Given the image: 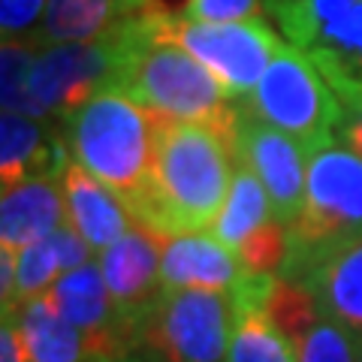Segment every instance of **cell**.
Masks as SVG:
<instances>
[{
	"label": "cell",
	"instance_id": "2",
	"mask_svg": "<svg viewBox=\"0 0 362 362\" xmlns=\"http://www.w3.org/2000/svg\"><path fill=\"white\" fill-rule=\"evenodd\" d=\"M151 16L145 18L142 40L133 45L127 64L121 66L112 85H118L124 94H130L148 112L190 124H206V127L218 130L230 145H235L242 103H235L190 52L175 42L154 40Z\"/></svg>",
	"mask_w": 362,
	"mask_h": 362
},
{
	"label": "cell",
	"instance_id": "27",
	"mask_svg": "<svg viewBox=\"0 0 362 362\" xmlns=\"http://www.w3.org/2000/svg\"><path fill=\"white\" fill-rule=\"evenodd\" d=\"M266 0H185L181 16L190 21H251L263 18Z\"/></svg>",
	"mask_w": 362,
	"mask_h": 362
},
{
	"label": "cell",
	"instance_id": "22",
	"mask_svg": "<svg viewBox=\"0 0 362 362\" xmlns=\"http://www.w3.org/2000/svg\"><path fill=\"white\" fill-rule=\"evenodd\" d=\"M272 218H275V211H272V202H269L263 181H259L254 169L235 154L230 194H226L223 209H221L218 221H214V226L209 233L218 235L230 251H239L259 226L269 223Z\"/></svg>",
	"mask_w": 362,
	"mask_h": 362
},
{
	"label": "cell",
	"instance_id": "31",
	"mask_svg": "<svg viewBox=\"0 0 362 362\" xmlns=\"http://www.w3.org/2000/svg\"><path fill=\"white\" fill-rule=\"evenodd\" d=\"M90 362H112V359H90Z\"/></svg>",
	"mask_w": 362,
	"mask_h": 362
},
{
	"label": "cell",
	"instance_id": "16",
	"mask_svg": "<svg viewBox=\"0 0 362 362\" xmlns=\"http://www.w3.org/2000/svg\"><path fill=\"white\" fill-rule=\"evenodd\" d=\"M64 175H33L4 187L0 197V247L25 251L66 223Z\"/></svg>",
	"mask_w": 362,
	"mask_h": 362
},
{
	"label": "cell",
	"instance_id": "28",
	"mask_svg": "<svg viewBox=\"0 0 362 362\" xmlns=\"http://www.w3.org/2000/svg\"><path fill=\"white\" fill-rule=\"evenodd\" d=\"M0 362H28L25 338H21L16 311L4 305V320H0Z\"/></svg>",
	"mask_w": 362,
	"mask_h": 362
},
{
	"label": "cell",
	"instance_id": "4",
	"mask_svg": "<svg viewBox=\"0 0 362 362\" xmlns=\"http://www.w3.org/2000/svg\"><path fill=\"white\" fill-rule=\"evenodd\" d=\"M281 278L302 281L326 251L362 235V157L332 139L308 151L305 199L290 226Z\"/></svg>",
	"mask_w": 362,
	"mask_h": 362
},
{
	"label": "cell",
	"instance_id": "30",
	"mask_svg": "<svg viewBox=\"0 0 362 362\" xmlns=\"http://www.w3.org/2000/svg\"><path fill=\"white\" fill-rule=\"evenodd\" d=\"M359 362H362V338H359Z\"/></svg>",
	"mask_w": 362,
	"mask_h": 362
},
{
	"label": "cell",
	"instance_id": "6",
	"mask_svg": "<svg viewBox=\"0 0 362 362\" xmlns=\"http://www.w3.org/2000/svg\"><path fill=\"white\" fill-rule=\"evenodd\" d=\"M242 103L257 118L293 136L305 151L338 139L341 100L320 66L293 42H281L254 94Z\"/></svg>",
	"mask_w": 362,
	"mask_h": 362
},
{
	"label": "cell",
	"instance_id": "3",
	"mask_svg": "<svg viewBox=\"0 0 362 362\" xmlns=\"http://www.w3.org/2000/svg\"><path fill=\"white\" fill-rule=\"evenodd\" d=\"M61 127L70 160L103 181L130 211L151 166V112L118 85H103Z\"/></svg>",
	"mask_w": 362,
	"mask_h": 362
},
{
	"label": "cell",
	"instance_id": "23",
	"mask_svg": "<svg viewBox=\"0 0 362 362\" xmlns=\"http://www.w3.org/2000/svg\"><path fill=\"white\" fill-rule=\"evenodd\" d=\"M37 42L28 40H4L0 52V97H4V112H25L37 118L30 97V70L37 58Z\"/></svg>",
	"mask_w": 362,
	"mask_h": 362
},
{
	"label": "cell",
	"instance_id": "13",
	"mask_svg": "<svg viewBox=\"0 0 362 362\" xmlns=\"http://www.w3.org/2000/svg\"><path fill=\"white\" fill-rule=\"evenodd\" d=\"M278 275L266 272H245L233 287L235 323L230 338L226 362H299L293 338L269 314V296Z\"/></svg>",
	"mask_w": 362,
	"mask_h": 362
},
{
	"label": "cell",
	"instance_id": "24",
	"mask_svg": "<svg viewBox=\"0 0 362 362\" xmlns=\"http://www.w3.org/2000/svg\"><path fill=\"white\" fill-rule=\"evenodd\" d=\"M296 354L299 362H359V338L320 314V320L296 341Z\"/></svg>",
	"mask_w": 362,
	"mask_h": 362
},
{
	"label": "cell",
	"instance_id": "25",
	"mask_svg": "<svg viewBox=\"0 0 362 362\" xmlns=\"http://www.w3.org/2000/svg\"><path fill=\"white\" fill-rule=\"evenodd\" d=\"M49 0H0V33L4 40L37 42Z\"/></svg>",
	"mask_w": 362,
	"mask_h": 362
},
{
	"label": "cell",
	"instance_id": "20",
	"mask_svg": "<svg viewBox=\"0 0 362 362\" xmlns=\"http://www.w3.org/2000/svg\"><path fill=\"white\" fill-rule=\"evenodd\" d=\"M16 311L21 338H25L28 362H90L100 359L82 329L66 320L54 308L49 293L37 299H28L21 305H9Z\"/></svg>",
	"mask_w": 362,
	"mask_h": 362
},
{
	"label": "cell",
	"instance_id": "11",
	"mask_svg": "<svg viewBox=\"0 0 362 362\" xmlns=\"http://www.w3.org/2000/svg\"><path fill=\"white\" fill-rule=\"evenodd\" d=\"M97 263L133 344L139 347L142 326L166 290L160 275V235L133 223L118 242L97 254Z\"/></svg>",
	"mask_w": 362,
	"mask_h": 362
},
{
	"label": "cell",
	"instance_id": "9",
	"mask_svg": "<svg viewBox=\"0 0 362 362\" xmlns=\"http://www.w3.org/2000/svg\"><path fill=\"white\" fill-rule=\"evenodd\" d=\"M287 42L326 78H362V0H266Z\"/></svg>",
	"mask_w": 362,
	"mask_h": 362
},
{
	"label": "cell",
	"instance_id": "8",
	"mask_svg": "<svg viewBox=\"0 0 362 362\" xmlns=\"http://www.w3.org/2000/svg\"><path fill=\"white\" fill-rule=\"evenodd\" d=\"M235 299L214 290L166 287L142 326L139 347L154 362H226Z\"/></svg>",
	"mask_w": 362,
	"mask_h": 362
},
{
	"label": "cell",
	"instance_id": "21",
	"mask_svg": "<svg viewBox=\"0 0 362 362\" xmlns=\"http://www.w3.org/2000/svg\"><path fill=\"white\" fill-rule=\"evenodd\" d=\"M90 254H94L90 245L78 235V230L70 221L58 226L52 235L40 239L37 245L16 251V293L9 305H21L49 293L64 272L88 263Z\"/></svg>",
	"mask_w": 362,
	"mask_h": 362
},
{
	"label": "cell",
	"instance_id": "10",
	"mask_svg": "<svg viewBox=\"0 0 362 362\" xmlns=\"http://www.w3.org/2000/svg\"><path fill=\"white\" fill-rule=\"evenodd\" d=\"M235 154L242 157L263 181L272 211L281 223H293L305 199V181H308V151L281 133L263 118H257L251 109L242 103L239 136H235Z\"/></svg>",
	"mask_w": 362,
	"mask_h": 362
},
{
	"label": "cell",
	"instance_id": "15",
	"mask_svg": "<svg viewBox=\"0 0 362 362\" xmlns=\"http://www.w3.org/2000/svg\"><path fill=\"white\" fill-rule=\"evenodd\" d=\"M70 148L58 121L25 112H4L0 118V181L13 187L33 175H64Z\"/></svg>",
	"mask_w": 362,
	"mask_h": 362
},
{
	"label": "cell",
	"instance_id": "5",
	"mask_svg": "<svg viewBox=\"0 0 362 362\" xmlns=\"http://www.w3.org/2000/svg\"><path fill=\"white\" fill-rule=\"evenodd\" d=\"M148 16L124 21L121 28L97 40L40 45L30 70V97L37 118L64 124V118L82 106L94 90L115 82L133 45L142 40Z\"/></svg>",
	"mask_w": 362,
	"mask_h": 362
},
{
	"label": "cell",
	"instance_id": "7",
	"mask_svg": "<svg viewBox=\"0 0 362 362\" xmlns=\"http://www.w3.org/2000/svg\"><path fill=\"white\" fill-rule=\"evenodd\" d=\"M151 37L160 42H175L206 66L223 85L235 103L254 94L269 61L281 49L278 33L266 18L251 21H190L185 16L154 13Z\"/></svg>",
	"mask_w": 362,
	"mask_h": 362
},
{
	"label": "cell",
	"instance_id": "12",
	"mask_svg": "<svg viewBox=\"0 0 362 362\" xmlns=\"http://www.w3.org/2000/svg\"><path fill=\"white\" fill-rule=\"evenodd\" d=\"M49 299L76 329L85 332L90 350L100 359L118 362L121 356H130V350L136 347L133 335L121 320L97 259H88V263L64 272L52 284Z\"/></svg>",
	"mask_w": 362,
	"mask_h": 362
},
{
	"label": "cell",
	"instance_id": "14",
	"mask_svg": "<svg viewBox=\"0 0 362 362\" xmlns=\"http://www.w3.org/2000/svg\"><path fill=\"white\" fill-rule=\"evenodd\" d=\"M160 275L163 287L173 290L230 293L245 266L214 233H181L160 239Z\"/></svg>",
	"mask_w": 362,
	"mask_h": 362
},
{
	"label": "cell",
	"instance_id": "18",
	"mask_svg": "<svg viewBox=\"0 0 362 362\" xmlns=\"http://www.w3.org/2000/svg\"><path fill=\"white\" fill-rule=\"evenodd\" d=\"M64 199H66V221L78 235L90 245V251L100 254L112 242H118L130 230L127 206L112 194L100 178H94L78 163H66L64 169Z\"/></svg>",
	"mask_w": 362,
	"mask_h": 362
},
{
	"label": "cell",
	"instance_id": "1",
	"mask_svg": "<svg viewBox=\"0 0 362 362\" xmlns=\"http://www.w3.org/2000/svg\"><path fill=\"white\" fill-rule=\"evenodd\" d=\"M235 145L206 127L151 112V166L133 223L163 235L209 233L230 194Z\"/></svg>",
	"mask_w": 362,
	"mask_h": 362
},
{
	"label": "cell",
	"instance_id": "17",
	"mask_svg": "<svg viewBox=\"0 0 362 362\" xmlns=\"http://www.w3.org/2000/svg\"><path fill=\"white\" fill-rule=\"evenodd\" d=\"M299 284L311 290L323 317L362 338V235L326 251Z\"/></svg>",
	"mask_w": 362,
	"mask_h": 362
},
{
	"label": "cell",
	"instance_id": "19",
	"mask_svg": "<svg viewBox=\"0 0 362 362\" xmlns=\"http://www.w3.org/2000/svg\"><path fill=\"white\" fill-rule=\"evenodd\" d=\"M157 0H49L37 45L85 42L121 28L124 21L157 13Z\"/></svg>",
	"mask_w": 362,
	"mask_h": 362
},
{
	"label": "cell",
	"instance_id": "26",
	"mask_svg": "<svg viewBox=\"0 0 362 362\" xmlns=\"http://www.w3.org/2000/svg\"><path fill=\"white\" fill-rule=\"evenodd\" d=\"M329 85L341 100L338 139L362 157V78H329Z\"/></svg>",
	"mask_w": 362,
	"mask_h": 362
},
{
	"label": "cell",
	"instance_id": "29",
	"mask_svg": "<svg viewBox=\"0 0 362 362\" xmlns=\"http://www.w3.org/2000/svg\"><path fill=\"white\" fill-rule=\"evenodd\" d=\"M118 362H142V359H136V356H121Z\"/></svg>",
	"mask_w": 362,
	"mask_h": 362
}]
</instances>
